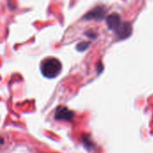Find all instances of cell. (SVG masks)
I'll list each match as a JSON object with an SVG mask.
<instances>
[{
  "label": "cell",
  "mask_w": 153,
  "mask_h": 153,
  "mask_svg": "<svg viewBox=\"0 0 153 153\" xmlns=\"http://www.w3.org/2000/svg\"><path fill=\"white\" fill-rule=\"evenodd\" d=\"M40 70L45 77L55 78L61 73L62 64L55 57H48L41 62Z\"/></svg>",
  "instance_id": "1"
},
{
  "label": "cell",
  "mask_w": 153,
  "mask_h": 153,
  "mask_svg": "<svg viewBox=\"0 0 153 153\" xmlns=\"http://www.w3.org/2000/svg\"><path fill=\"white\" fill-rule=\"evenodd\" d=\"M55 117L57 120L70 121L74 118V113L65 107H58L55 113Z\"/></svg>",
  "instance_id": "2"
},
{
  "label": "cell",
  "mask_w": 153,
  "mask_h": 153,
  "mask_svg": "<svg viewBox=\"0 0 153 153\" xmlns=\"http://www.w3.org/2000/svg\"><path fill=\"white\" fill-rule=\"evenodd\" d=\"M106 10L101 6H97L88 12L86 15L84 16V19L86 20H101L105 16Z\"/></svg>",
  "instance_id": "3"
},
{
  "label": "cell",
  "mask_w": 153,
  "mask_h": 153,
  "mask_svg": "<svg viewBox=\"0 0 153 153\" xmlns=\"http://www.w3.org/2000/svg\"><path fill=\"white\" fill-rule=\"evenodd\" d=\"M115 31L119 39H126L131 34L132 27L128 22H121L118 25V27L115 30Z\"/></svg>",
  "instance_id": "4"
},
{
  "label": "cell",
  "mask_w": 153,
  "mask_h": 153,
  "mask_svg": "<svg viewBox=\"0 0 153 153\" xmlns=\"http://www.w3.org/2000/svg\"><path fill=\"white\" fill-rule=\"evenodd\" d=\"M120 23H121V19L117 13H112L107 17V24L110 30H115Z\"/></svg>",
  "instance_id": "5"
},
{
  "label": "cell",
  "mask_w": 153,
  "mask_h": 153,
  "mask_svg": "<svg viewBox=\"0 0 153 153\" xmlns=\"http://www.w3.org/2000/svg\"><path fill=\"white\" fill-rule=\"evenodd\" d=\"M89 46H90V43L89 42H81V43H79L77 45L76 48L79 51H84V50H86L88 48Z\"/></svg>",
  "instance_id": "6"
},
{
  "label": "cell",
  "mask_w": 153,
  "mask_h": 153,
  "mask_svg": "<svg viewBox=\"0 0 153 153\" xmlns=\"http://www.w3.org/2000/svg\"><path fill=\"white\" fill-rule=\"evenodd\" d=\"M0 143H1V144L3 143V139H2L1 137H0Z\"/></svg>",
  "instance_id": "7"
}]
</instances>
